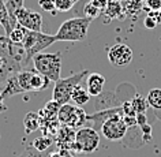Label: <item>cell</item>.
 <instances>
[{
    "label": "cell",
    "mask_w": 161,
    "mask_h": 157,
    "mask_svg": "<svg viewBox=\"0 0 161 157\" xmlns=\"http://www.w3.org/2000/svg\"><path fill=\"white\" fill-rule=\"evenodd\" d=\"M92 23V19L83 17H75L64 21L56 31V41H82L87 36V30Z\"/></svg>",
    "instance_id": "6da1fadb"
},
{
    "label": "cell",
    "mask_w": 161,
    "mask_h": 157,
    "mask_svg": "<svg viewBox=\"0 0 161 157\" xmlns=\"http://www.w3.org/2000/svg\"><path fill=\"white\" fill-rule=\"evenodd\" d=\"M33 64L36 71L56 82L62 74V52H40L33 58Z\"/></svg>",
    "instance_id": "7a4b0ae2"
},
{
    "label": "cell",
    "mask_w": 161,
    "mask_h": 157,
    "mask_svg": "<svg viewBox=\"0 0 161 157\" xmlns=\"http://www.w3.org/2000/svg\"><path fill=\"white\" fill-rule=\"evenodd\" d=\"M90 72L87 70H82L76 74L67 76V78H60L59 81L55 82L53 92H52V100L58 101L60 105L67 104L71 101V94L74 89L83 81V78L87 76Z\"/></svg>",
    "instance_id": "3957f363"
},
{
    "label": "cell",
    "mask_w": 161,
    "mask_h": 157,
    "mask_svg": "<svg viewBox=\"0 0 161 157\" xmlns=\"http://www.w3.org/2000/svg\"><path fill=\"white\" fill-rule=\"evenodd\" d=\"M53 42H56L55 34H47L42 31H34L29 30V33L23 40L22 45L26 51V66L29 64L33 58L40 52H44V49H47L48 47H51Z\"/></svg>",
    "instance_id": "277c9868"
},
{
    "label": "cell",
    "mask_w": 161,
    "mask_h": 157,
    "mask_svg": "<svg viewBox=\"0 0 161 157\" xmlns=\"http://www.w3.org/2000/svg\"><path fill=\"white\" fill-rule=\"evenodd\" d=\"M100 146V132L90 126H83L75 132V143L72 152L93 153Z\"/></svg>",
    "instance_id": "5b68a950"
},
{
    "label": "cell",
    "mask_w": 161,
    "mask_h": 157,
    "mask_svg": "<svg viewBox=\"0 0 161 157\" xmlns=\"http://www.w3.org/2000/svg\"><path fill=\"white\" fill-rule=\"evenodd\" d=\"M101 134L108 141H122L128 132V127L123 120V112L112 115L101 127Z\"/></svg>",
    "instance_id": "8992f818"
},
{
    "label": "cell",
    "mask_w": 161,
    "mask_h": 157,
    "mask_svg": "<svg viewBox=\"0 0 161 157\" xmlns=\"http://www.w3.org/2000/svg\"><path fill=\"white\" fill-rule=\"evenodd\" d=\"M132 49L127 44L123 42H118L114 47L109 48L108 51V60L114 67L122 68V67H127L128 64L132 62Z\"/></svg>",
    "instance_id": "52a82bcc"
},
{
    "label": "cell",
    "mask_w": 161,
    "mask_h": 157,
    "mask_svg": "<svg viewBox=\"0 0 161 157\" xmlns=\"http://www.w3.org/2000/svg\"><path fill=\"white\" fill-rule=\"evenodd\" d=\"M15 19L19 25L25 26L29 30H34V31H41L42 29V17L41 14L36 13V11H30L21 7L15 11Z\"/></svg>",
    "instance_id": "ba28073f"
},
{
    "label": "cell",
    "mask_w": 161,
    "mask_h": 157,
    "mask_svg": "<svg viewBox=\"0 0 161 157\" xmlns=\"http://www.w3.org/2000/svg\"><path fill=\"white\" fill-rule=\"evenodd\" d=\"M75 132L76 130L66 124H60L55 134V143L58 149H67V150H72L75 143Z\"/></svg>",
    "instance_id": "9c48e42d"
},
{
    "label": "cell",
    "mask_w": 161,
    "mask_h": 157,
    "mask_svg": "<svg viewBox=\"0 0 161 157\" xmlns=\"http://www.w3.org/2000/svg\"><path fill=\"white\" fill-rule=\"evenodd\" d=\"M119 112H122V107H120V105L119 107H112V108H105V109L96 111L94 114L87 115V122L92 123L90 127H93L94 130H97L100 132V131H101L103 124L105 123L112 115L119 114Z\"/></svg>",
    "instance_id": "30bf717a"
},
{
    "label": "cell",
    "mask_w": 161,
    "mask_h": 157,
    "mask_svg": "<svg viewBox=\"0 0 161 157\" xmlns=\"http://www.w3.org/2000/svg\"><path fill=\"white\" fill-rule=\"evenodd\" d=\"M86 85H87V92H89L90 96L93 97H97L103 93L104 86H105V76L100 72H90L87 75L86 79Z\"/></svg>",
    "instance_id": "8fae6325"
},
{
    "label": "cell",
    "mask_w": 161,
    "mask_h": 157,
    "mask_svg": "<svg viewBox=\"0 0 161 157\" xmlns=\"http://www.w3.org/2000/svg\"><path fill=\"white\" fill-rule=\"evenodd\" d=\"M17 25V19H14L11 17V14L8 13V8L6 6V2L0 0V26L4 29L6 36H8L13 30V27Z\"/></svg>",
    "instance_id": "7c38bea8"
},
{
    "label": "cell",
    "mask_w": 161,
    "mask_h": 157,
    "mask_svg": "<svg viewBox=\"0 0 161 157\" xmlns=\"http://www.w3.org/2000/svg\"><path fill=\"white\" fill-rule=\"evenodd\" d=\"M18 74V72H17ZM17 74L10 76L7 81L3 83V89L0 90V93H2V96L6 98L8 97H13V96L15 94H19V93H25V92L22 90V87L19 86V82H18V78H17Z\"/></svg>",
    "instance_id": "4fadbf2b"
},
{
    "label": "cell",
    "mask_w": 161,
    "mask_h": 157,
    "mask_svg": "<svg viewBox=\"0 0 161 157\" xmlns=\"http://www.w3.org/2000/svg\"><path fill=\"white\" fill-rule=\"evenodd\" d=\"M23 127H25L26 134L37 131L41 128V116L38 112H27L23 118Z\"/></svg>",
    "instance_id": "5bb4252c"
},
{
    "label": "cell",
    "mask_w": 161,
    "mask_h": 157,
    "mask_svg": "<svg viewBox=\"0 0 161 157\" xmlns=\"http://www.w3.org/2000/svg\"><path fill=\"white\" fill-rule=\"evenodd\" d=\"M49 79L41 75L38 71L33 70L30 76V92H42L45 90L48 85H49Z\"/></svg>",
    "instance_id": "9a60e30c"
},
{
    "label": "cell",
    "mask_w": 161,
    "mask_h": 157,
    "mask_svg": "<svg viewBox=\"0 0 161 157\" xmlns=\"http://www.w3.org/2000/svg\"><path fill=\"white\" fill-rule=\"evenodd\" d=\"M104 15L108 21H112V19H118L123 17V6L120 4L119 0H109L108 2L107 8L103 11Z\"/></svg>",
    "instance_id": "2e32d148"
},
{
    "label": "cell",
    "mask_w": 161,
    "mask_h": 157,
    "mask_svg": "<svg viewBox=\"0 0 161 157\" xmlns=\"http://www.w3.org/2000/svg\"><path fill=\"white\" fill-rule=\"evenodd\" d=\"M76 11L80 14V17L89 18V19H92V21H94L96 18H98L100 15H101V13H103V11L98 10L97 7L90 2V0H83L82 2V8L76 10Z\"/></svg>",
    "instance_id": "e0dca14e"
},
{
    "label": "cell",
    "mask_w": 161,
    "mask_h": 157,
    "mask_svg": "<svg viewBox=\"0 0 161 157\" xmlns=\"http://www.w3.org/2000/svg\"><path fill=\"white\" fill-rule=\"evenodd\" d=\"M90 100V94L89 92H87L85 87H82L80 85H78L74 89V92H72L71 94V101L75 104V105L78 107H82L85 105V104H87V101Z\"/></svg>",
    "instance_id": "ac0fdd59"
},
{
    "label": "cell",
    "mask_w": 161,
    "mask_h": 157,
    "mask_svg": "<svg viewBox=\"0 0 161 157\" xmlns=\"http://www.w3.org/2000/svg\"><path fill=\"white\" fill-rule=\"evenodd\" d=\"M62 107L58 101H55V100H51V101H48L45 104V107L42 108V109H40V116H41V119H55L58 118V112H59V108Z\"/></svg>",
    "instance_id": "d6986e66"
},
{
    "label": "cell",
    "mask_w": 161,
    "mask_h": 157,
    "mask_svg": "<svg viewBox=\"0 0 161 157\" xmlns=\"http://www.w3.org/2000/svg\"><path fill=\"white\" fill-rule=\"evenodd\" d=\"M75 107L76 105H71V104L67 103V104H63V105L59 108L58 120L60 122V124H66V126H68V123L71 122L72 116H74Z\"/></svg>",
    "instance_id": "ffe728a7"
},
{
    "label": "cell",
    "mask_w": 161,
    "mask_h": 157,
    "mask_svg": "<svg viewBox=\"0 0 161 157\" xmlns=\"http://www.w3.org/2000/svg\"><path fill=\"white\" fill-rule=\"evenodd\" d=\"M87 122V114L86 111L83 109L82 107H75V112H74V116H72L71 122L68 123V126L72 127V128H80L85 126V123Z\"/></svg>",
    "instance_id": "44dd1931"
},
{
    "label": "cell",
    "mask_w": 161,
    "mask_h": 157,
    "mask_svg": "<svg viewBox=\"0 0 161 157\" xmlns=\"http://www.w3.org/2000/svg\"><path fill=\"white\" fill-rule=\"evenodd\" d=\"M27 33H29V29H26L25 26L19 25V23L17 22V25L13 27L11 33L7 36V37H8L10 41L14 42V44H22L23 40H25V37L27 36Z\"/></svg>",
    "instance_id": "7402d4cb"
},
{
    "label": "cell",
    "mask_w": 161,
    "mask_h": 157,
    "mask_svg": "<svg viewBox=\"0 0 161 157\" xmlns=\"http://www.w3.org/2000/svg\"><path fill=\"white\" fill-rule=\"evenodd\" d=\"M146 100L150 108H153V109H161V89L160 87H154V89L149 90Z\"/></svg>",
    "instance_id": "603a6c76"
},
{
    "label": "cell",
    "mask_w": 161,
    "mask_h": 157,
    "mask_svg": "<svg viewBox=\"0 0 161 157\" xmlns=\"http://www.w3.org/2000/svg\"><path fill=\"white\" fill-rule=\"evenodd\" d=\"M31 72L33 70H27V68H23L17 74V78H18V82H19V86L22 87V90L27 93L30 92V76H31Z\"/></svg>",
    "instance_id": "cb8c5ba5"
},
{
    "label": "cell",
    "mask_w": 161,
    "mask_h": 157,
    "mask_svg": "<svg viewBox=\"0 0 161 157\" xmlns=\"http://www.w3.org/2000/svg\"><path fill=\"white\" fill-rule=\"evenodd\" d=\"M53 143V139L52 137H48V135H41V137H37L34 141H33V148L38 152H47L48 149L51 148V145Z\"/></svg>",
    "instance_id": "d4e9b609"
},
{
    "label": "cell",
    "mask_w": 161,
    "mask_h": 157,
    "mask_svg": "<svg viewBox=\"0 0 161 157\" xmlns=\"http://www.w3.org/2000/svg\"><path fill=\"white\" fill-rule=\"evenodd\" d=\"M131 104H132V107H134L136 114H146V111L149 109L147 100L145 97H142V96H139V94L134 96V98L131 100Z\"/></svg>",
    "instance_id": "484cf974"
},
{
    "label": "cell",
    "mask_w": 161,
    "mask_h": 157,
    "mask_svg": "<svg viewBox=\"0 0 161 157\" xmlns=\"http://www.w3.org/2000/svg\"><path fill=\"white\" fill-rule=\"evenodd\" d=\"M76 4V0H55V7L60 13L70 11Z\"/></svg>",
    "instance_id": "4316f807"
},
{
    "label": "cell",
    "mask_w": 161,
    "mask_h": 157,
    "mask_svg": "<svg viewBox=\"0 0 161 157\" xmlns=\"http://www.w3.org/2000/svg\"><path fill=\"white\" fill-rule=\"evenodd\" d=\"M23 2L25 0H6V6L8 8V13L11 14V17L14 19H15V11L23 7Z\"/></svg>",
    "instance_id": "83f0119b"
},
{
    "label": "cell",
    "mask_w": 161,
    "mask_h": 157,
    "mask_svg": "<svg viewBox=\"0 0 161 157\" xmlns=\"http://www.w3.org/2000/svg\"><path fill=\"white\" fill-rule=\"evenodd\" d=\"M18 157H47V156H45V152L44 153L38 152L33 148V145H29V146H26L25 149H23L22 154L18 156Z\"/></svg>",
    "instance_id": "f1b7e54d"
},
{
    "label": "cell",
    "mask_w": 161,
    "mask_h": 157,
    "mask_svg": "<svg viewBox=\"0 0 161 157\" xmlns=\"http://www.w3.org/2000/svg\"><path fill=\"white\" fill-rule=\"evenodd\" d=\"M38 6L41 7L44 11L51 13L52 15H55L58 13V10H56V7H55V0H38Z\"/></svg>",
    "instance_id": "f546056e"
},
{
    "label": "cell",
    "mask_w": 161,
    "mask_h": 157,
    "mask_svg": "<svg viewBox=\"0 0 161 157\" xmlns=\"http://www.w3.org/2000/svg\"><path fill=\"white\" fill-rule=\"evenodd\" d=\"M143 2V7L147 11H156V10H161V0H142Z\"/></svg>",
    "instance_id": "4dcf8cb0"
},
{
    "label": "cell",
    "mask_w": 161,
    "mask_h": 157,
    "mask_svg": "<svg viewBox=\"0 0 161 157\" xmlns=\"http://www.w3.org/2000/svg\"><path fill=\"white\" fill-rule=\"evenodd\" d=\"M120 107H122L123 115H126V116H136V112L134 109V107H132L131 101H124V103L120 104Z\"/></svg>",
    "instance_id": "1f68e13d"
},
{
    "label": "cell",
    "mask_w": 161,
    "mask_h": 157,
    "mask_svg": "<svg viewBox=\"0 0 161 157\" xmlns=\"http://www.w3.org/2000/svg\"><path fill=\"white\" fill-rule=\"evenodd\" d=\"M47 157H75V153L67 149H59L56 152H51Z\"/></svg>",
    "instance_id": "d6a6232c"
},
{
    "label": "cell",
    "mask_w": 161,
    "mask_h": 157,
    "mask_svg": "<svg viewBox=\"0 0 161 157\" xmlns=\"http://www.w3.org/2000/svg\"><path fill=\"white\" fill-rule=\"evenodd\" d=\"M141 132H142V135L145 137V142H149V141L152 139V126L150 124H143V126H141Z\"/></svg>",
    "instance_id": "836d02e7"
},
{
    "label": "cell",
    "mask_w": 161,
    "mask_h": 157,
    "mask_svg": "<svg viewBox=\"0 0 161 157\" xmlns=\"http://www.w3.org/2000/svg\"><path fill=\"white\" fill-rule=\"evenodd\" d=\"M143 26L146 27V29H149V30H153V29H154V27L157 26V22H156L152 17L146 15V17H145V19H143Z\"/></svg>",
    "instance_id": "e575fe53"
},
{
    "label": "cell",
    "mask_w": 161,
    "mask_h": 157,
    "mask_svg": "<svg viewBox=\"0 0 161 157\" xmlns=\"http://www.w3.org/2000/svg\"><path fill=\"white\" fill-rule=\"evenodd\" d=\"M123 120H124V123L127 124L128 128H134V127L138 126V124H136V118H135V116H126V115H123Z\"/></svg>",
    "instance_id": "d590c367"
},
{
    "label": "cell",
    "mask_w": 161,
    "mask_h": 157,
    "mask_svg": "<svg viewBox=\"0 0 161 157\" xmlns=\"http://www.w3.org/2000/svg\"><path fill=\"white\" fill-rule=\"evenodd\" d=\"M92 3H93V4L97 7L98 10H101V11H104L107 8V6H108V2H109V0H90Z\"/></svg>",
    "instance_id": "8d00e7d4"
},
{
    "label": "cell",
    "mask_w": 161,
    "mask_h": 157,
    "mask_svg": "<svg viewBox=\"0 0 161 157\" xmlns=\"http://www.w3.org/2000/svg\"><path fill=\"white\" fill-rule=\"evenodd\" d=\"M147 15L152 17L154 21L157 22V25L161 23V10H156V11H147Z\"/></svg>",
    "instance_id": "74e56055"
},
{
    "label": "cell",
    "mask_w": 161,
    "mask_h": 157,
    "mask_svg": "<svg viewBox=\"0 0 161 157\" xmlns=\"http://www.w3.org/2000/svg\"><path fill=\"white\" fill-rule=\"evenodd\" d=\"M136 124H138V127L143 126V124L147 123V118H146V114H136Z\"/></svg>",
    "instance_id": "f35d334b"
},
{
    "label": "cell",
    "mask_w": 161,
    "mask_h": 157,
    "mask_svg": "<svg viewBox=\"0 0 161 157\" xmlns=\"http://www.w3.org/2000/svg\"><path fill=\"white\" fill-rule=\"evenodd\" d=\"M7 109H8V107L4 104V97L2 96V93H0V114H3V112H6Z\"/></svg>",
    "instance_id": "ab89813d"
},
{
    "label": "cell",
    "mask_w": 161,
    "mask_h": 157,
    "mask_svg": "<svg viewBox=\"0 0 161 157\" xmlns=\"http://www.w3.org/2000/svg\"><path fill=\"white\" fill-rule=\"evenodd\" d=\"M8 37L7 36H0V42H6V41H8Z\"/></svg>",
    "instance_id": "60d3db41"
},
{
    "label": "cell",
    "mask_w": 161,
    "mask_h": 157,
    "mask_svg": "<svg viewBox=\"0 0 161 157\" xmlns=\"http://www.w3.org/2000/svg\"><path fill=\"white\" fill-rule=\"evenodd\" d=\"M3 63H4V59H3V56L0 55V68L3 67Z\"/></svg>",
    "instance_id": "b9f144b4"
},
{
    "label": "cell",
    "mask_w": 161,
    "mask_h": 157,
    "mask_svg": "<svg viewBox=\"0 0 161 157\" xmlns=\"http://www.w3.org/2000/svg\"><path fill=\"white\" fill-rule=\"evenodd\" d=\"M75 157H86V156H83V154H79V153H78V154H76V152H75Z\"/></svg>",
    "instance_id": "7bdbcfd3"
}]
</instances>
